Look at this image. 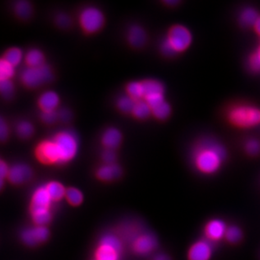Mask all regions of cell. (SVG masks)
Segmentation results:
<instances>
[{"instance_id":"6da1fadb","label":"cell","mask_w":260,"mask_h":260,"mask_svg":"<svg viewBox=\"0 0 260 260\" xmlns=\"http://www.w3.org/2000/svg\"><path fill=\"white\" fill-rule=\"evenodd\" d=\"M225 156L226 152L221 145L207 139L202 141L194 149V164L200 171L212 174L218 170Z\"/></svg>"},{"instance_id":"7a4b0ae2","label":"cell","mask_w":260,"mask_h":260,"mask_svg":"<svg viewBox=\"0 0 260 260\" xmlns=\"http://www.w3.org/2000/svg\"><path fill=\"white\" fill-rule=\"evenodd\" d=\"M192 37L189 29L183 25H174L170 28L167 37L160 45L162 54L171 57L178 52L186 50L191 43Z\"/></svg>"},{"instance_id":"3957f363","label":"cell","mask_w":260,"mask_h":260,"mask_svg":"<svg viewBox=\"0 0 260 260\" xmlns=\"http://www.w3.org/2000/svg\"><path fill=\"white\" fill-rule=\"evenodd\" d=\"M58 150L61 165L71 162L76 157L79 149V138L69 130L61 131L52 137Z\"/></svg>"},{"instance_id":"277c9868","label":"cell","mask_w":260,"mask_h":260,"mask_svg":"<svg viewBox=\"0 0 260 260\" xmlns=\"http://www.w3.org/2000/svg\"><path fill=\"white\" fill-rule=\"evenodd\" d=\"M79 23L84 33L96 34L105 26L106 17L100 8L88 5L79 12Z\"/></svg>"},{"instance_id":"5b68a950","label":"cell","mask_w":260,"mask_h":260,"mask_svg":"<svg viewBox=\"0 0 260 260\" xmlns=\"http://www.w3.org/2000/svg\"><path fill=\"white\" fill-rule=\"evenodd\" d=\"M54 74L52 68L44 64L37 68L26 67L20 74V81L24 86L28 88H37L43 84L52 81Z\"/></svg>"},{"instance_id":"8992f818","label":"cell","mask_w":260,"mask_h":260,"mask_svg":"<svg viewBox=\"0 0 260 260\" xmlns=\"http://www.w3.org/2000/svg\"><path fill=\"white\" fill-rule=\"evenodd\" d=\"M122 243L120 238L113 234L104 236L96 249V260H120Z\"/></svg>"},{"instance_id":"52a82bcc","label":"cell","mask_w":260,"mask_h":260,"mask_svg":"<svg viewBox=\"0 0 260 260\" xmlns=\"http://www.w3.org/2000/svg\"><path fill=\"white\" fill-rule=\"evenodd\" d=\"M229 119L238 126L249 127L260 122V111L249 106H238L230 111Z\"/></svg>"},{"instance_id":"ba28073f","label":"cell","mask_w":260,"mask_h":260,"mask_svg":"<svg viewBox=\"0 0 260 260\" xmlns=\"http://www.w3.org/2000/svg\"><path fill=\"white\" fill-rule=\"evenodd\" d=\"M37 159L44 165H61V158L57 146L52 138L42 141L35 149Z\"/></svg>"},{"instance_id":"9c48e42d","label":"cell","mask_w":260,"mask_h":260,"mask_svg":"<svg viewBox=\"0 0 260 260\" xmlns=\"http://www.w3.org/2000/svg\"><path fill=\"white\" fill-rule=\"evenodd\" d=\"M21 240L29 247L44 243L49 237V231L44 226H36L25 229L21 233Z\"/></svg>"},{"instance_id":"30bf717a","label":"cell","mask_w":260,"mask_h":260,"mask_svg":"<svg viewBox=\"0 0 260 260\" xmlns=\"http://www.w3.org/2000/svg\"><path fill=\"white\" fill-rule=\"evenodd\" d=\"M157 241L154 236L142 233L133 242V249L138 255H147L157 248Z\"/></svg>"},{"instance_id":"8fae6325","label":"cell","mask_w":260,"mask_h":260,"mask_svg":"<svg viewBox=\"0 0 260 260\" xmlns=\"http://www.w3.org/2000/svg\"><path fill=\"white\" fill-rule=\"evenodd\" d=\"M213 253L212 243L207 239L197 241L189 248V260H210Z\"/></svg>"},{"instance_id":"7c38bea8","label":"cell","mask_w":260,"mask_h":260,"mask_svg":"<svg viewBox=\"0 0 260 260\" xmlns=\"http://www.w3.org/2000/svg\"><path fill=\"white\" fill-rule=\"evenodd\" d=\"M52 202L46 186L38 187L32 194L30 211H51Z\"/></svg>"},{"instance_id":"4fadbf2b","label":"cell","mask_w":260,"mask_h":260,"mask_svg":"<svg viewBox=\"0 0 260 260\" xmlns=\"http://www.w3.org/2000/svg\"><path fill=\"white\" fill-rule=\"evenodd\" d=\"M33 176V171L29 165L25 164H15L10 167L8 180L14 184H24L29 181Z\"/></svg>"},{"instance_id":"5bb4252c","label":"cell","mask_w":260,"mask_h":260,"mask_svg":"<svg viewBox=\"0 0 260 260\" xmlns=\"http://www.w3.org/2000/svg\"><path fill=\"white\" fill-rule=\"evenodd\" d=\"M123 135L117 127L106 128L101 135V142L105 149L116 150L122 143Z\"/></svg>"},{"instance_id":"9a60e30c","label":"cell","mask_w":260,"mask_h":260,"mask_svg":"<svg viewBox=\"0 0 260 260\" xmlns=\"http://www.w3.org/2000/svg\"><path fill=\"white\" fill-rule=\"evenodd\" d=\"M226 229L228 226L223 221L220 219H213L208 221L205 228L206 239L211 243L221 240V238H225Z\"/></svg>"},{"instance_id":"2e32d148","label":"cell","mask_w":260,"mask_h":260,"mask_svg":"<svg viewBox=\"0 0 260 260\" xmlns=\"http://www.w3.org/2000/svg\"><path fill=\"white\" fill-rule=\"evenodd\" d=\"M126 40L133 48H142L147 42V32L141 25H131L126 32Z\"/></svg>"},{"instance_id":"e0dca14e","label":"cell","mask_w":260,"mask_h":260,"mask_svg":"<svg viewBox=\"0 0 260 260\" xmlns=\"http://www.w3.org/2000/svg\"><path fill=\"white\" fill-rule=\"evenodd\" d=\"M60 102L58 93L53 90L45 91L37 100V105L42 111H57Z\"/></svg>"},{"instance_id":"ac0fdd59","label":"cell","mask_w":260,"mask_h":260,"mask_svg":"<svg viewBox=\"0 0 260 260\" xmlns=\"http://www.w3.org/2000/svg\"><path fill=\"white\" fill-rule=\"evenodd\" d=\"M121 175V168L117 164L101 165L96 171V177L104 182H111L116 180Z\"/></svg>"},{"instance_id":"d6986e66","label":"cell","mask_w":260,"mask_h":260,"mask_svg":"<svg viewBox=\"0 0 260 260\" xmlns=\"http://www.w3.org/2000/svg\"><path fill=\"white\" fill-rule=\"evenodd\" d=\"M24 60H25L26 67H29V68H37V67H41L46 64L45 62L46 57H45L44 53L37 48L29 49L25 53Z\"/></svg>"},{"instance_id":"ffe728a7","label":"cell","mask_w":260,"mask_h":260,"mask_svg":"<svg viewBox=\"0 0 260 260\" xmlns=\"http://www.w3.org/2000/svg\"><path fill=\"white\" fill-rule=\"evenodd\" d=\"M14 12L20 20H29L33 14V7L29 1L20 0L14 4Z\"/></svg>"},{"instance_id":"44dd1931","label":"cell","mask_w":260,"mask_h":260,"mask_svg":"<svg viewBox=\"0 0 260 260\" xmlns=\"http://www.w3.org/2000/svg\"><path fill=\"white\" fill-rule=\"evenodd\" d=\"M52 202H59L66 197L67 189L60 182L51 181L45 184Z\"/></svg>"},{"instance_id":"7402d4cb","label":"cell","mask_w":260,"mask_h":260,"mask_svg":"<svg viewBox=\"0 0 260 260\" xmlns=\"http://www.w3.org/2000/svg\"><path fill=\"white\" fill-rule=\"evenodd\" d=\"M125 92L128 96L135 101L144 100L145 91L143 81L129 82L125 86Z\"/></svg>"},{"instance_id":"603a6c76","label":"cell","mask_w":260,"mask_h":260,"mask_svg":"<svg viewBox=\"0 0 260 260\" xmlns=\"http://www.w3.org/2000/svg\"><path fill=\"white\" fill-rule=\"evenodd\" d=\"M24 58H25V55L23 54L22 51L19 47H10L5 51L2 57V59L15 68L19 66Z\"/></svg>"},{"instance_id":"cb8c5ba5","label":"cell","mask_w":260,"mask_h":260,"mask_svg":"<svg viewBox=\"0 0 260 260\" xmlns=\"http://www.w3.org/2000/svg\"><path fill=\"white\" fill-rule=\"evenodd\" d=\"M132 115L137 120H145L152 116V111L151 107L148 106V104L144 100H142V101H137Z\"/></svg>"},{"instance_id":"d4e9b609","label":"cell","mask_w":260,"mask_h":260,"mask_svg":"<svg viewBox=\"0 0 260 260\" xmlns=\"http://www.w3.org/2000/svg\"><path fill=\"white\" fill-rule=\"evenodd\" d=\"M15 133L20 139L26 140L31 138L35 133V127L29 120H20L16 124Z\"/></svg>"},{"instance_id":"484cf974","label":"cell","mask_w":260,"mask_h":260,"mask_svg":"<svg viewBox=\"0 0 260 260\" xmlns=\"http://www.w3.org/2000/svg\"><path fill=\"white\" fill-rule=\"evenodd\" d=\"M144 86L145 97L155 93H165V86L161 82L157 79H145L143 81Z\"/></svg>"},{"instance_id":"4316f807","label":"cell","mask_w":260,"mask_h":260,"mask_svg":"<svg viewBox=\"0 0 260 260\" xmlns=\"http://www.w3.org/2000/svg\"><path fill=\"white\" fill-rule=\"evenodd\" d=\"M137 101L131 98L127 94L121 95L116 101V107L118 110L124 114L133 113V109L135 107Z\"/></svg>"},{"instance_id":"83f0119b","label":"cell","mask_w":260,"mask_h":260,"mask_svg":"<svg viewBox=\"0 0 260 260\" xmlns=\"http://www.w3.org/2000/svg\"><path fill=\"white\" fill-rule=\"evenodd\" d=\"M65 198L70 205L75 206H79L84 201L83 193L79 189L74 188V187L67 189Z\"/></svg>"},{"instance_id":"f1b7e54d","label":"cell","mask_w":260,"mask_h":260,"mask_svg":"<svg viewBox=\"0 0 260 260\" xmlns=\"http://www.w3.org/2000/svg\"><path fill=\"white\" fill-rule=\"evenodd\" d=\"M15 68L1 58L0 60V80H11L15 76Z\"/></svg>"},{"instance_id":"f546056e","label":"cell","mask_w":260,"mask_h":260,"mask_svg":"<svg viewBox=\"0 0 260 260\" xmlns=\"http://www.w3.org/2000/svg\"><path fill=\"white\" fill-rule=\"evenodd\" d=\"M171 114V107L167 101H165L160 106L152 110V116L157 120H165L169 118Z\"/></svg>"},{"instance_id":"4dcf8cb0","label":"cell","mask_w":260,"mask_h":260,"mask_svg":"<svg viewBox=\"0 0 260 260\" xmlns=\"http://www.w3.org/2000/svg\"><path fill=\"white\" fill-rule=\"evenodd\" d=\"M258 13L256 12L253 9H246L241 15V22L243 25H255L257 20H258Z\"/></svg>"},{"instance_id":"1f68e13d","label":"cell","mask_w":260,"mask_h":260,"mask_svg":"<svg viewBox=\"0 0 260 260\" xmlns=\"http://www.w3.org/2000/svg\"><path fill=\"white\" fill-rule=\"evenodd\" d=\"M0 93L5 100H11L15 94V84L12 80H0Z\"/></svg>"},{"instance_id":"d6a6232c","label":"cell","mask_w":260,"mask_h":260,"mask_svg":"<svg viewBox=\"0 0 260 260\" xmlns=\"http://www.w3.org/2000/svg\"><path fill=\"white\" fill-rule=\"evenodd\" d=\"M242 237H243V233L238 226H230L226 229L225 238L226 241H229V243H238L242 239Z\"/></svg>"},{"instance_id":"836d02e7","label":"cell","mask_w":260,"mask_h":260,"mask_svg":"<svg viewBox=\"0 0 260 260\" xmlns=\"http://www.w3.org/2000/svg\"><path fill=\"white\" fill-rule=\"evenodd\" d=\"M144 101L148 104L152 111L166 101L165 99V93H155V94L146 96Z\"/></svg>"},{"instance_id":"e575fe53","label":"cell","mask_w":260,"mask_h":260,"mask_svg":"<svg viewBox=\"0 0 260 260\" xmlns=\"http://www.w3.org/2000/svg\"><path fill=\"white\" fill-rule=\"evenodd\" d=\"M40 117H41L42 122H44L47 125H52L59 120L58 111H42Z\"/></svg>"},{"instance_id":"d590c367","label":"cell","mask_w":260,"mask_h":260,"mask_svg":"<svg viewBox=\"0 0 260 260\" xmlns=\"http://www.w3.org/2000/svg\"><path fill=\"white\" fill-rule=\"evenodd\" d=\"M101 158L104 164L106 165H113L116 164L117 159V154H116V150L104 149L101 153Z\"/></svg>"},{"instance_id":"8d00e7d4","label":"cell","mask_w":260,"mask_h":260,"mask_svg":"<svg viewBox=\"0 0 260 260\" xmlns=\"http://www.w3.org/2000/svg\"><path fill=\"white\" fill-rule=\"evenodd\" d=\"M55 22L60 28H68L71 25V19L65 13H59L55 17Z\"/></svg>"},{"instance_id":"74e56055","label":"cell","mask_w":260,"mask_h":260,"mask_svg":"<svg viewBox=\"0 0 260 260\" xmlns=\"http://www.w3.org/2000/svg\"><path fill=\"white\" fill-rule=\"evenodd\" d=\"M246 150L251 155H257L260 152V143L257 140H249L246 144Z\"/></svg>"},{"instance_id":"f35d334b","label":"cell","mask_w":260,"mask_h":260,"mask_svg":"<svg viewBox=\"0 0 260 260\" xmlns=\"http://www.w3.org/2000/svg\"><path fill=\"white\" fill-rule=\"evenodd\" d=\"M10 134V129L8 126V124L5 121L4 118H1L0 120V139L2 142L7 140L8 137Z\"/></svg>"},{"instance_id":"ab89813d","label":"cell","mask_w":260,"mask_h":260,"mask_svg":"<svg viewBox=\"0 0 260 260\" xmlns=\"http://www.w3.org/2000/svg\"><path fill=\"white\" fill-rule=\"evenodd\" d=\"M10 171V167L8 166L7 164L1 160L0 161V179H1V187L4 185V182L5 179H8V174Z\"/></svg>"},{"instance_id":"60d3db41","label":"cell","mask_w":260,"mask_h":260,"mask_svg":"<svg viewBox=\"0 0 260 260\" xmlns=\"http://www.w3.org/2000/svg\"><path fill=\"white\" fill-rule=\"evenodd\" d=\"M57 111H58L59 120L62 122H69V120H71L72 113L68 109L62 108Z\"/></svg>"},{"instance_id":"b9f144b4","label":"cell","mask_w":260,"mask_h":260,"mask_svg":"<svg viewBox=\"0 0 260 260\" xmlns=\"http://www.w3.org/2000/svg\"><path fill=\"white\" fill-rule=\"evenodd\" d=\"M251 69L254 71H260V59L258 54L253 55L250 59Z\"/></svg>"},{"instance_id":"7bdbcfd3","label":"cell","mask_w":260,"mask_h":260,"mask_svg":"<svg viewBox=\"0 0 260 260\" xmlns=\"http://www.w3.org/2000/svg\"><path fill=\"white\" fill-rule=\"evenodd\" d=\"M154 260H170V257L166 255V254L160 253V254H157V255L155 256Z\"/></svg>"},{"instance_id":"ee69618b","label":"cell","mask_w":260,"mask_h":260,"mask_svg":"<svg viewBox=\"0 0 260 260\" xmlns=\"http://www.w3.org/2000/svg\"><path fill=\"white\" fill-rule=\"evenodd\" d=\"M165 5H170V6H172V5H176L179 4V1H175V0H167V1H165Z\"/></svg>"},{"instance_id":"f6af8a7d","label":"cell","mask_w":260,"mask_h":260,"mask_svg":"<svg viewBox=\"0 0 260 260\" xmlns=\"http://www.w3.org/2000/svg\"><path fill=\"white\" fill-rule=\"evenodd\" d=\"M254 26H255L256 30L260 34V17L258 18V20H257V22L255 23Z\"/></svg>"},{"instance_id":"bcb514c9","label":"cell","mask_w":260,"mask_h":260,"mask_svg":"<svg viewBox=\"0 0 260 260\" xmlns=\"http://www.w3.org/2000/svg\"><path fill=\"white\" fill-rule=\"evenodd\" d=\"M258 57H259V59H260V50H259V51H258Z\"/></svg>"},{"instance_id":"7dc6e473","label":"cell","mask_w":260,"mask_h":260,"mask_svg":"<svg viewBox=\"0 0 260 260\" xmlns=\"http://www.w3.org/2000/svg\"><path fill=\"white\" fill-rule=\"evenodd\" d=\"M96 260V259H95Z\"/></svg>"}]
</instances>
